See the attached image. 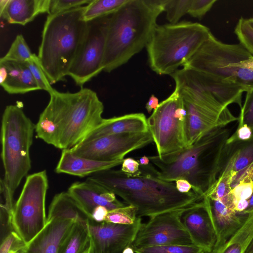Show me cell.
I'll return each instance as SVG.
<instances>
[{
	"instance_id": "27",
	"label": "cell",
	"mask_w": 253,
	"mask_h": 253,
	"mask_svg": "<svg viewBox=\"0 0 253 253\" xmlns=\"http://www.w3.org/2000/svg\"><path fill=\"white\" fill-rule=\"evenodd\" d=\"M91 242L88 226L75 223L61 243L58 253H84Z\"/></svg>"
},
{
	"instance_id": "9",
	"label": "cell",
	"mask_w": 253,
	"mask_h": 253,
	"mask_svg": "<svg viewBox=\"0 0 253 253\" xmlns=\"http://www.w3.org/2000/svg\"><path fill=\"white\" fill-rule=\"evenodd\" d=\"M245 49L240 43L223 42L211 33L182 67L203 74L216 82L242 86L249 90L253 88V70L231 64Z\"/></svg>"
},
{
	"instance_id": "24",
	"label": "cell",
	"mask_w": 253,
	"mask_h": 253,
	"mask_svg": "<svg viewBox=\"0 0 253 253\" xmlns=\"http://www.w3.org/2000/svg\"><path fill=\"white\" fill-rule=\"evenodd\" d=\"M123 160L119 159L111 162L96 161L78 156L70 149H64L62 151L55 171L58 173L84 177L122 165Z\"/></svg>"
},
{
	"instance_id": "6",
	"label": "cell",
	"mask_w": 253,
	"mask_h": 253,
	"mask_svg": "<svg viewBox=\"0 0 253 253\" xmlns=\"http://www.w3.org/2000/svg\"><path fill=\"white\" fill-rule=\"evenodd\" d=\"M46 107L58 126L57 148L69 149L79 144L98 126L104 118V105L93 90L82 87L77 92L49 93Z\"/></svg>"
},
{
	"instance_id": "31",
	"label": "cell",
	"mask_w": 253,
	"mask_h": 253,
	"mask_svg": "<svg viewBox=\"0 0 253 253\" xmlns=\"http://www.w3.org/2000/svg\"><path fill=\"white\" fill-rule=\"evenodd\" d=\"M138 218L136 209L127 204L109 211L105 221L115 224L131 225L136 221Z\"/></svg>"
},
{
	"instance_id": "30",
	"label": "cell",
	"mask_w": 253,
	"mask_h": 253,
	"mask_svg": "<svg viewBox=\"0 0 253 253\" xmlns=\"http://www.w3.org/2000/svg\"><path fill=\"white\" fill-rule=\"evenodd\" d=\"M34 55L24 37L20 34L16 37L7 52L0 60L25 63L32 59Z\"/></svg>"
},
{
	"instance_id": "18",
	"label": "cell",
	"mask_w": 253,
	"mask_h": 253,
	"mask_svg": "<svg viewBox=\"0 0 253 253\" xmlns=\"http://www.w3.org/2000/svg\"><path fill=\"white\" fill-rule=\"evenodd\" d=\"M229 136L219 155L216 179L223 172H229L234 176L253 163V134L246 141L231 139Z\"/></svg>"
},
{
	"instance_id": "17",
	"label": "cell",
	"mask_w": 253,
	"mask_h": 253,
	"mask_svg": "<svg viewBox=\"0 0 253 253\" xmlns=\"http://www.w3.org/2000/svg\"><path fill=\"white\" fill-rule=\"evenodd\" d=\"M67 191L90 217L93 210L97 207H105L110 211L126 205L119 201L114 193L101 185L87 179L83 182L73 183Z\"/></svg>"
},
{
	"instance_id": "47",
	"label": "cell",
	"mask_w": 253,
	"mask_h": 253,
	"mask_svg": "<svg viewBox=\"0 0 253 253\" xmlns=\"http://www.w3.org/2000/svg\"><path fill=\"white\" fill-rule=\"evenodd\" d=\"M248 207L244 212L245 214H248L253 211V192L251 197L248 200Z\"/></svg>"
},
{
	"instance_id": "7",
	"label": "cell",
	"mask_w": 253,
	"mask_h": 253,
	"mask_svg": "<svg viewBox=\"0 0 253 253\" xmlns=\"http://www.w3.org/2000/svg\"><path fill=\"white\" fill-rule=\"evenodd\" d=\"M212 33L197 22L157 25L146 45L151 69L171 75L190 58Z\"/></svg>"
},
{
	"instance_id": "38",
	"label": "cell",
	"mask_w": 253,
	"mask_h": 253,
	"mask_svg": "<svg viewBox=\"0 0 253 253\" xmlns=\"http://www.w3.org/2000/svg\"><path fill=\"white\" fill-rule=\"evenodd\" d=\"M92 0H50L49 13L54 14L87 5Z\"/></svg>"
},
{
	"instance_id": "33",
	"label": "cell",
	"mask_w": 253,
	"mask_h": 253,
	"mask_svg": "<svg viewBox=\"0 0 253 253\" xmlns=\"http://www.w3.org/2000/svg\"><path fill=\"white\" fill-rule=\"evenodd\" d=\"M191 0H164L166 18L170 24L179 22L184 15L188 14Z\"/></svg>"
},
{
	"instance_id": "8",
	"label": "cell",
	"mask_w": 253,
	"mask_h": 253,
	"mask_svg": "<svg viewBox=\"0 0 253 253\" xmlns=\"http://www.w3.org/2000/svg\"><path fill=\"white\" fill-rule=\"evenodd\" d=\"M35 128L20 107L6 106L1 119V157L3 180L13 195L31 169L30 149Z\"/></svg>"
},
{
	"instance_id": "15",
	"label": "cell",
	"mask_w": 253,
	"mask_h": 253,
	"mask_svg": "<svg viewBox=\"0 0 253 253\" xmlns=\"http://www.w3.org/2000/svg\"><path fill=\"white\" fill-rule=\"evenodd\" d=\"M141 217L131 225L115 224L90 220L88 230L94 253H118L130 246L141 224Z\"/></svg>"
},
{
	"instance_id": "14",
	"label": "cell",
	"mask_w": 253,
	"mask_h": 253,
	"mask_svg": "<svg viewBox=\"0 0 253 253\" xmlns=\"http://www.w3.org/2000/svg\"><path fill=\"white\" fill-rule=\"evenodd\" d=\"M153 141L149 131L106 136L81 142L70 149L75 154L103 162L124 159L128 153Z\"/></svg>"
},
{
	"instance_id": "41",
	"label": "cell",
	"mask_w": 253,
	"mask_h": 253,
	"mask_svg": "<svg viewBox=\"0 0 253 253\" xmlns=\"http://www.w3.org/2000/svg\"><path fill=\"white\" fill-rule=\"evenodd\" d=\"M139 167L138 161L133 158H127L124 159L121 170L128 175L135 176L141 173Z\"/></svg>"
},
{
	"instance_id": "46",
	"label": "cell",
	"mask_w": 253,
	"mask_h": 253,
	"mask_svg": "<svg viewBox=\"0 0 253 253\" xmlns=\"http://www.w3.org/2000/svg\"><path fill=\"white\" fill-rule=\"evenodd\" d=\"M159 100L154 94L151 95L146 104L145 108L149 113L155 110L159 105Z\"/></svg>"
},
{
	"instance_id": "11",
	"label": "cell",
	"mask_w": 253,
	"mask_h": 253,
	"mask_svg": "<svg viewBox=\"0 0 253 253\" xmlns=\"http://www.w3.org/2000/svg\"><path fill=\"white\" fill-rule=\"evenodd\" d=\"M186 112L179 92H173L160 102L147 119L149 131L160 157L187 147L185 131Z\"/></svg>"
},
{
	"instance_id": "12",
	"label": "cell",
	"mask_w": 253,
	"mask_h": 253,
	"mask_svg": "<svg viewBox=\"0 0 253 253\" xmlns=\"http://www.w3.org/2000/svg\"><path fill=\"white\" fill-rule=\"evenodd\" d=\"M110 15L87 22L84 38L68 73L76 84L81 87L103 71V61Z\"/></svg>"
},
{
	"instance_id": "4",
	"label": "cell",
	"mask_w": 253,
	"mask_h": 253,
	"mask_svg": "<svg viewBox=\"0 0 253 253\" xmlns=\"http://www.w3.org/2000/svg\"><path fill=\"white\" fill-rule=\"evenodd\" d=\"M84 6L48 15L38 57L51 84L65 80L84 38Z\"/></svg>"
},
{
	"instance_id": "25",
	"label": "cell",
	"mask_w": 253,
	"mask_h": 253,
	"mask_svg": "<svg viewBox=\"0 0 253 253\" xmlns=\"http://www.w3.org/2000/svg\"><path fill=\"white\" fill-rule=\"evenodd\" d=\"M58 218L71 220L86 227L91 220L68 191L56 194L49 205L47 221Z\"/></svg>"
},
{
	"instance_id": "43",
	"label": "cell",
	"mask_w": 253,
	"mask_h": 253,
	"mask_svg": "<svg viewBox=\"0 0 253 253\" xmlns=\"http://www.w3.org/2000/svg\"><path fill=\"white\" fill-rule=\"evenodd\" d=\"M253 131L248 125L244 124L238 126L234 133L229 136L231 139H235L242 141L248 140L251 138Z\"/></svg>"
},
{
	"instance_id": "21",
	"label": "cell",
	"mask_w": 253,
	"mask_h": 253,
	"mask_svg": "<svg viewBox=\"0 0 253 253\" xmlns=\"http://www.w3.org/2000/svg\"><path fill=\"white\" fill-rule=\"evenodd\" d=\"M0 84L9 94H24L40 90L25 63L0 59Z\"/></svg>"
},
{
	"instance_id": "26",
	"label": "cell",
	"mask_w": 253,
	"mask_h": 253,
	"mask_svg": "<svg viewBox=\"0 0 253 253\" xmlns=\"http://www.w3.org/2000/svg\"><path fill=\"white\" fill-rule=\"evenodd\" d=\"M253 238V211L243 225L226 242L208 253H244Z\"/></svg>"
},
{
	"instance_id": "16",
	"label": "cell",
	"mask_w": 253,
	"mask_h": 253,
	"mask_svg": "<svg viewBox=\"0 0 253 253\" xmlns=\"http://www.w3.org/2000/svg\"><path fill=\"white\" fill-rule=\"evenodd\" d=\"M181 220L194 245L210 253L216 242V235L207 204L204 199L186 208Z\"/></svg>"
},
{
	"instance_id": "37",
	"label": "cell",
	"mask_w": 253,
	"mask_h": 253,
	"mask_svg": "<svg viewBox=\"0 0 253 253\" xmlns=\"http://www.w3.org/2000/svg\"><path fill=\"white\" fill-rule=\"evenodd\" d=\"M238 118V126L246 124L253 131V88L246 92L245 100L240 108Z\"/></svg>"
},
{
	"instance_id": "39",
	"label": "cell",
	"mask_w": 253,
	"mask_h": 253,
	"mask_svg": "<svg viewBox=\"0 0 253 253\" xmlns=\"http://www.w3.org/2000/svg\"><path fill=\"white\" fill-rule=\"evenodd\" d=\"M216 0H191L188 14L201 19L211 10Z\"/></svg>"
},
{
	"instance_id": "44",
	"label": "cell",
	"mask_w": 253,
	"mask_h": 253,
	"mask_svg": "<svg viewBox=\"0 0 253 253\" xmlns=\"http://www.w3.org/2000/svg\"><path fill=\"white\" fill-rule=\"evenodd\" d=\"M109 210L103 206L96 207L92 211L90 215L92 220L100 223L105 220Z\"/></svg>"
},
{
	"instance_id": "34",
	"label": "cell",
	"mask_w": 253,
	"mask_h": 253,
	"mask_svg": "<svg viewBox=\"0 0 253 253\" xmlns=\"http://www.w3.org/2000/svg\"><path fill=\"white\" fill-rule=\"evenodd\" d=\"M234 32L239 43L253 56V29L248 24L247 18L241 17L239 19Z\"/></svg>"
},
{
	"instance_id": "19",
	"label": "cell",
	"mask_w": 253,
	"mask_h": 253,
	"mask_svg": "<svg viewBox=\"0 0 253 253\" xmlns=\"http://www.w3.org/2000/svg\"><path fill=\"white\" fill-rule=\"evenodd\" d=\"M216 235L213 248L226 242L243 225L248 214L239 213L219 200L205 197Z\"/></svg>"
},
{
	"instance_id": "32",
	"label": "cell",
	"mask_w": 253,
	"mask_h": 253,
	"mask_svg": "<svg viewBox=\"0 0 253 253\" xmlns=\"http://www.w3.org/2000/svg\"><path fill=\"white\" fill-rule=\"evenodd\" d=\"M135 253H206L194 245H169L133 249Z\"/></svg>"
},
{
	"instance_id": "10",
	"label": "cell",
	"mask_w": 253,
	"mask_h": 253,
	"mask_svg": "<svg viewBox=\"0 0 253 253\" xmlns=\"http://www.w3.org/2000/svg\"><path fill=\"white\" fill-rule=\"evenodd\" d=\"M48 187L46 170L27 176L21 192L14 204L9 224L27 246L47 223L45 198Z\"/></svg>"
},
{
	"instance_id": "22",
	"label": "cell",
	"mask_w": 253,
	"mask_h": 253,
	"mask_svg": "<svg viewBox=\"0 0 253 253\" xmlns=\"http://www.w3.org/2000/svg\"><path fill=\"white\" fill-rule=\"evenodd\" d=\"M148 131L147 119L145 115L141 113H131L104 119L102 123L81 142L112 135Z\"/></svg>"
},
{
	"instance_id": "23",
	"label": "cell",
	"mask_w": 253,
	"mask_h": 253,
	"mask_svg": "<svg viewBox=\"0 0 253 253\" xmlns=\"http://www.w3.org/2000/svg\"><path fill=\"white\" fill-rule=\"evenodd\" d=\"M50 0H0V17L11 24L24 26L39 14L49 13Z\"/></svg>"
},
{
	"instance_id": "29",
	"label": "cell",
	"mask_w": 253,
	"mask_h": 253,
	"mask_svg": "<svg viewBox=\"0 0 253 253\" xmlns=\"http://www.w3.org/2000/svg\"><path fill=\"white\" fill-rule=\"evenodd\" d=\"M128 0H92L83 13L86 22L113 13Z\"/></svg>"
},
{
	"instance_id": "20",
	"label": "cell",
	"mask_w": 253,
	"mask_h": 253,
	"mask_svg": "<svg viewBox=\"0 0 253 253\" xmlns=\"http://www.w3.org/2000/svg\"><path fill=\"white\" fill-rule=\"evenodd\" d=\"M75 223L71 220L59 218L47 221L43 229L21 253H58L61 243Z\"/></svg>"
},
{
	"instance_id": "54",
	"label": "cell",
	"mask_w": 253,
	"mask_h": 253,
	"mask_svg": "<svg viewBox=\"0 0 253 253\" xmlns=\"http://www.w3.org/2000/svg\"><path fill=\"white\" fill-rule=\"evenodd\" d=\"M252 20H253V18H252Z\"/></svg>"
},
{
	"instance_id": "40",
	"label": "cell",
	"mask_w": 253,
	"mask_h": 253,
	"mask_svg": "<svg viewBox=\"0 0 253 253\" xmlns=\"http://www.w3.org/2000/svg\"><path fill=\"white\" fill-rule=\"evenodd\" d=\"M253 192V182H241L232 188L231 194L235 204L239 201L248 200Z\"/></svg>"
},
{
	"instance_id": "50",
	"label": "cell",
	"mask_w": 253,
	"mask_h": 253,
	"mask_svg": "<svg viewBox=\"0 0 253 253\" xmlns=\"http://www.w3.org/2000/svg\"><path fill=\"white\" fill-rule=\"evenodd\" d=\"M122 253H135L133 249L132 248L131 246H128L125 248L123 251Z\"/></svg>"
},
{
	"instance_id": "13",
	"label": "cell",
	"mask_w": 253,
	"mask_h": 253,
	"mask_svg": "<svg viewBox=\"0 0 253 253\" xmlns=\"http://www.w3.org/2000/svg\"><path fill=\"white\" fill-rule=\"evenodd\" d=\"M186 208L150 217L148 222L141 223L130 246L137 249L169 245H194L181 220V214Z\"/></svg>"
},
{
	"instance_id": "35",
	"label": "cell",
	"mask_w": 253,
	"mask_h": 253,
	"mask_svg": "<svg viewBox=\"0 0 253 253\" xmlns=\"http://www.w3.org/2000/svg\"><path fill=\"white\" fill-rule=\"evenodd\" d=\"M25 63L29 68L40 90H44L49 93L54 90V89L52 88L40 64L37 55L35 54L32 59Z\"/></svg>"
},
{
	"instance_id": "36",
	"label": "cell",
	"mask_w": 253,
	"mask_h": 253,
	"mask_svg": "<svg viewBox=\"0 0 253 253\" xmlns=\"http://www.w3.org/2000/svg\"><path fill=\"white\" fill-rule=\"evenodd\" d=\"M26 245L13 230L9 231L1 240L0 253H21Z\"/></svg>"
},
{
	"instance_id": "51",
	"label": "cell",
	"mask_w": 253,
	"mask_h": 253,
	"mask_svg": "<svg viewBox=\"0 0 253 253\" xmlns=\"http://www.w3.org/2000/svg\"><path fill=\"white\" fill-rule=\"evenodd\" d=\"M84 253H94L92 241L91 242L90 246Z\"/></svg>"
},
{
	"instance_id": "48",
	"label": "cell",
	"mask_w": 253,
	"mask_h": 253,
	"mask_svg": "<svg viewBox=\"0 0 253 253\" xmlns=\"http://www.w3.org/2000/svg\"><path fill=\"white\" fill-rule=\"evenodd\" d=\"M138 162L141 166H147L150 164V160L147 156H143L139 159Z\"/></svg>"
},
{
	"instance_id": "5",
	"label": "cell",
	"mask_w": 253,
	"mask_h": 253,
	"mask_svg": "<svg viewBox=\"0 0 253 253\" xmlns=\"http://www.w3.org/2000/svg\"><path fill=\"white\" fill-rule=\"evenodd\" d=\"M170 76L186 112L187 147L206 133L238 121V117L217 99L194 71L183 67Z\"/></svg>"
},
{
	"instance_id": "2",
	"label": "cell",
	"mask_w": 253,
	"mask_h": 253,
	"mask_svg": "<svg viewBox=\"0 0 253 253\" xmlns=\"http://www.w3.org/2000/svg\"><path fill=\"white\" fill-rule=\"evenodd\" d=\"M164 7V0H128L110 15L103 71L112 72L146 47Z\"/></svg>"
},
{
	"instance_id": "49",
	"label": "cell",
	"mask_w": 253,
	"mask_h": 253,
	"mask_svg": "<svg viewBox=\"0 0 253 253\" xmlns=\"http://www.w3.org/2000/svg\"><path fill=\"white\" fill-rule=\"evenodd\" d=\"M244 253H253V238Z\"/></svg>"
},
{
	"instance_id": "42",
	"label": "cell",
	"mask_w": 253,
	"mask_h": 253,
	"mask_svg": "<svg viewBox=\"0 0 253 253\" xmlns=\"http://www.w3.org/2000/svg\"><path fill=\"white\" fill-rule=\"evenodd\" d=\"M249 181L253 182V163L234 176L231 186L232 188L241 182Z\"/></svg>"
},
{
	"instance_id": "3",
	"label": "cell",
	"mask_w": 253,
	"mask_h": 253,
	"mask_svg": "<svg viewBox=\"0 0 253 253\" xmlns=\"http://www.w3.org/2000/svg\"><path fill=\"white\" fill-rule=\"evenodd\" d=\"M229 129H213L189 147L169 155L149 156L161 180L175 182L188 181L192 190L204 197L216 179V169L221 149L230 135Z\"/></svg>"
},
{
	"instance_id": "28",
	"label": "cell",
	"mask_w": 253,
	"mask_h": 253,
	"mask_svg": "<svg viewBox=\"0 0 253 253\" xmlns=\"http://www.w3.org/2000/svg\"><path fill=\"white\" fill-rule=\"evenodd\" d=\"M233 176L234 174L229 172L221 173L206 193L204 197L219 200L227 207L234 210V202L231 194V186Z\"/></svg>"
},
{
	"instance_id": "45",
	"label": "cell",
	"mask_w": 253,
	"mask_h": 253,
	"mask_svg": "<svg viewBox=\"0 0 253 253\" xmlns=\"http://www.w3.org/2000/svg\"><path fill=\"white\" fill-rule=\"evenodd\" d=\"M175 182L177 190L181 193H187L192 190L191 184L186 179H178Z\"/></svg>"
},
{
	"instance_id": "52",
	"label": "cell",
	"mask_w": 253,
	"mask_h": 253,
	"mask_svg": "<svg viewBox=\"0 0 253 253\" xmlns=\"http://www.w3.org/2000/svg\"><path fill=\"white\" fill-rule=\"evenodd\" d=\"M247 21L249 25L252 27V28L253 29V20L252 18H247Z\"/></svg>"
},
{
	"instance_id": "1",
	"label": "cell",
	"mask_w": 253,
	"mask_h": 253,
	"mask_svg": "<svg viewBox=\"0 0 253 253\" xmlns=\"http://www.w3.org/2000/svg\"><path fill=\"white\" fill-rule=\"evenodd\" d=\"M141 173L131 176L121 169H110L97 172L86 179L95 182L134 207L137 215L154 216L159 214L186 208L204 197L193 190L181 193L175 182L158 178L156 169L151 164L140 165Z\"/></svg>"
},
{
	"instance_id": "53",
	"label": "cell",
	"mask_w": 253,
	"mask_h": 253,
	"mask_svg": "<svg viewBox=\"0 0 253 253\" xmlns=\"http://www.w3.org/2000/svg\"><path fill=\"white\" fill-rule=\"evenodd\" d=\"M122 251H121V252H119V253H122Z\"/></svg>"
}]
</instances>
